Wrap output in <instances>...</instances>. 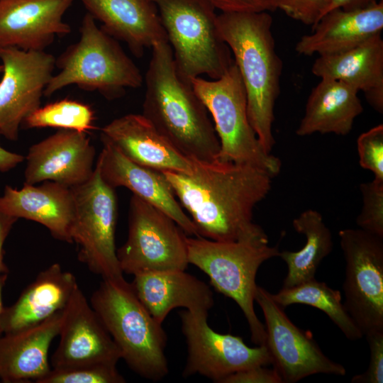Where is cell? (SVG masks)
<instances>
[{
    "label": "cell",
    "mask_w": 383,
    "mask_h": 383,
    "mask_svg": "<svg viewBox=\"0 0 383 383\" xmlns=\"http://www.w3.org/2000/svg\"><path fill=\"white\" fill-rule=\"evenodd\" d=\"M74 0H0V49L44 51L72 28L63 21Z\"/></svg>",
    "instance_id": "cell-17"
},
{
    "label": "cell",
    "mask_w": 383,
    "mask_h": 383,
    "mask_svg": "<svg viewBox=\"0 0 383 383\" xmlns=\"http://www.w3.org/2000/svg\"><path fill=\"white\" fill-rule=\"evenodd\" d=\"M255 301L264 315L265 345L271 355L272 365L283 382L295 383L316 374L345 375L344 366L323 353L310 331L294 325L270 292L257 286Z\"/></svg>",
    "instance_id": "cell-13"
},
{
    "label": "cell",
    "mask_w": 383,
    "mask_h": 383,
    "mask_svg": "<svg viewBox=\"0 0 383 383\" xmlns=\"http://www.w3.org/2000/svg\"><path fill=\"white\" fill-rule=\"evenodd\" d=\"M75 276L55 263L41 271L2 314L4 333L38 324L66 306L78 287Z\"/></svg>",
    "instance_id": "cell-26"
},
{
    "label": "cell",
    "mask_w": 383,
    "mask_h": 383,
    "mask_svg": "<svg viewBox=\"0 0 383 383\" xmlns=\"http://www.w3.org/2000/svg\"><path fill=\"white\" fill-rule=\"evenodd\" d=\"M338 236L345 262L343 304L363 336L383 330V237L359 228Z\"/></svg>",
    "instance_id": "cell-11"
},
{
    "label": "cell",
    "mask_w": 383,
    "mask_h": 383,
    "mask_svg": "<svg viewBox=\"0 0 383 383\" xmlns=\"http://www.w3.org/2000/svg\"><path fill=\"white\" fill-rule=\"evenodd\" d=\"M89 302L131 370L155 382L167 375V334L131 283L123 277L102 279Z\"/></svg>",
    "instance_id": "cell-4"
},
{
    "label": "cell",
    "mask_w": 383,
    "mask_h": 383,
    "mask_svg": "<svg viewBox=\"0 0 383 383\" xmlns=\"http://www.w3.org/2000/svg\"><path fill=\"white\" fill-rule=\"evenodd\" d=\"M271 295L284 309L294 304H301L320 309L350 340H357L363 336L347 311L340 292L323 282L314 278L292 287H282L278 293Z\"/></svg>",
    "instance_id": "cell-29"
},
{
    "label": "cell",
    "mask_w": 383,
    "mask_h": 383,
    "mask_svg": "<svg viewBox=\"0 0 383 383\" xmlns=\"http://www.w3.org/2000/svg\"><path fill=\"white\" fill-rule=\"evenodd\" d=\"M216 9L228 13H259L278 9L280 0H209Z\"/></svg>",
    "instance_id": "cell-36"
},
{
    "label": "cell",
    "mask_w": 383,
    "mask_h": 383,
    "mask_svg": "<svg viewBox=\"0 0 383 383\" xmlns=\"http://www.w3.org/2000/svg\"><path fill=\"white\" fill-rule=\"evenodd\" d=\"M187 236L170 216L133 194L127 239L116 250L121 271L135 275L186 270L189 265Z\"/></svg>",
    "instance_id": "cell-9"
},
{
    "label": "cell",
    "mask_w": 383,
    "mask_h": 383,
    "mask_svg": "<svg viewBox=\"0 0 383 383\" xmlns=\"http://www.w3.org/2000/svg\"><path fill=\"white\" fill-rule=\"evenodd\" d=\"M151 48L142 115L187 158L217 160L220 142L209 111L178 74L170 45L159 42Z\"/></svg>",
    "instance_id": "cell-2"
},
{
    "label": "cell",
    "mask_w": 383,
    "mask_h": 383,
    "mask_svg": "<svg viewBox=\"0 0 383 383\" xmlns=\"http://www.w3.org/2000/svg\"><path fill=\"white\" fill-rule=\"evenodd\" d=\"M192 161L189 173L162 171L199 237L222 242H269L253 221L255 206L272 188V176L252 165Z\"/></svg>",
    "instance_id": "cell-1"
},
{
    "label": "cell",
    "mask_w": 383,
    "mask_h": 383,
    "mask_svg": "<svg viewBox=\"0 0 383 383\" xmlns=\"http://www.w3.org/2000/svg\"><path fill=\"white\" fill-rule=\"evenodd\" d=\"M8 278V274H2L0 275V337L3 335V329H2V325H1V321H2V314L4 311V305H3V301H2V293H3V289L5 285V283Z\"/></svg>",
    "instance_id": "cell-41"
},
{
    "label": "cell",
    "mask_w": 383,
    "mask_h": 383,
    "mask_svg": "<svg viewBox=\"0 0 383 383\" xmlns=\"http://www.w3.org/2000/svg\"><path fill=\"white\" fill-rule=\"evenodd\" d=\"M190 82L214 121L220 142L218 160L249 165L277 175L281 160L265 150L249 122L246 93L235 62L218 79L197 77Z\"/></svg>",
    "instance_id": "cell-8"
},
{
    "label": "cell",
    "mask_w": 383,
    "mask_h": 383,
    "mask_svg": "<svg viewBox=\"0 0 383 383\" xmlns=\"http://www.w3.org/2000/svg\"><path fill=\"white\" fill-rule=\"evenodd\" d=\"M0 212L40 223L55 239L72 243L74 199L69 187L51 181L38 186L24 184L21 189L6 185L0 197Z\"/></svg>",
    "instance_id": "cell-19"
},
{
    "label": "cell",
    "mask_w": 383,
    "mask_h": 383,
    "mask_svg": "<svg viewBox=\"0 0 383 383\" xmlns=\"http://www.w3.org/2000/svg\"><path fill=\"white\" fill-rule=\"evenodd\" d=\"M79 40L56 58L60 71L52 75L44 96H51L70 85L98 91L108 100L121 98L127 88L142 86L143 77L117 40L104 31L87 13L79 28Z\"/></svg>",
    "instance_id": "cell-5"
},
{
    "label": "cell",
    "mask_w": 383,
    "mask_h": 383,
    "mask_svg": "<svg viewBox=\"0 0 383 383\" xmlns=\"http://www.w3.org/2000/svg\"><path fill=\"white\" fill-rule=\"evenodd\" d=\"M186 241L189 264L204 272L218 292L238 304L247 320L252 342L265 345V325L254 309L256 274L264 262L279 256L278 245L270 246L269 242L259 240L222 242L188 235Z\"/></svg>",
    "instance_id": "cell-6"
},
{
    "label": "cell",
    "mask_w": 383,
    "mask_h": 383,
    "mask_svg": "<svg viewBox=\"0 0 383 383\" xmlns=\"http://www.w3.org/2000/svg\"><path fill=\"white\" fill-rule=\"evenodd\" d=\"M3 71V66L2 65H0V73Z\"/></svg>",
    "instance_id": "cell-42"
},
{
    "label": "cell",
    "mask_w": 383,
    "mask_h": 383,
    "mask_svg": "<svg viewBox=\"0 0 383 383\" xmlns=\"http://www.w3.org/2000/svg\"><path fill=\"white\" fill-rule=\"evenodd\" d=\"M170 45L177 71L189 83L206 74L223 76L233 64L221 36L216 9L209 0H152Z\"/></svg>",
    "instance_id": "cell-7"
},
{
    "label": "cell",
    "mask_w": 383,
    "mask_h": 383,
    "mask_svg": "<svg viewBox=\"0 0 383 383\" xmlns=\"http://www.w3.org/2000/svg\"><path fill=\"white\" fill-rule=\"evenodd\" d=\"M17 220L15 217L0 212V275L9 273V269L4 260V244Z\"/></svg>",
    "instance_id": "cell-38"
},
{
    "label": "cell",
    "mask_w": 383,
    "mask_h": 383,
    "mask_svg": "<svg viewBox=\"0 0 383 383\" xmlns=\"http://www.w3.org/2000/svg\"><path fill=\"white\" fill-rule=\"evenodd\" d=\"M126 157L160 172L189 173L192 161L179 152L142 115L129 113L116 118L101 129Z\"/></svg>",
    "instance_id": "cell-22"
},
{
    "label": "cell",
    "mask_w": 383,
    "mask_h": 383,
    "mask_svg": "<svg viewBox=\"0 0 383 383\" xmlns=\"http://www.w3.org/2000/svg\"><path fill=\"white\" fill-rule=\"evenodd\" d=\"M382 29V0L362 9H335L323 15L312 26L311 34L300 38L295 50L306 56L337 55L381 34Z\"/></svg>",
    "instance_id": "cell-20"
},
{
    "label": "cell",
    "mask_w": 383,
    "mask_h": 383,
    "mask_svg": "<svg viewBox=\"0 0 383 383\" xmlns=\"http://www.w3.org/2000/svg\"><path fill=\"white\" fill-rule=\"evenodd\" d=\"M133 276L131 284L138 297L160 323L174 309L209 311L214 305L209 286L186 270L149 272Z\"/></svg>",
    "instance_id": "cell-24"
},
{
    "label": "cell",
    "mask_w": 383,
    "mask_h": 383,
    "mask_svg": "<svg viewBox=\"0 0 383 383\" xmlns=\"http://www.w3.org/2000/svg\"><path fill=\"white\" fill-rule=\"evenodd\" d=\"M370 348V362L366 371L355 375L352 383L383 382V330L372 331L365 335Z\"/></svg>",
    "instance_id": "cell-34"
},
{
    "label": "cell",
    "mask_w": 383,
    "mask_h": 383,
    "mask_svg": "<svg viewBox=\"0 0 383 383\" xmlns=\"http://www.w3.org/2000/svg\"><path fill=\"white\" fill-rule=\"evenodd\" d=\"M63 310L31 326L0 337V379L4 383L36 382L50 367L48 352L58 335Z\"/></svg>",
    "instance_id": "cell-23"
},
{
    "label": "cell",
    "mask_w": 383,
    "mask_h": 383,
    "mask_svg": "<svg viewBox=\"0 0 383 383\" xmlns=\"http://www.w3.org/2000/svg\"><path fill=\"white\" fill-rule=\"evenodd\" d=\"M101 28L123 41L133 55L143 56L147 48L168 42L152 0H80Z\"/></svg>",
    "instance_id": "cell-21"
},
{
    "label": "cell",
    "mask_w": 383,
    "mask_h": 383,
    "mask_svg": "<svg viewBox=\"0 0 383 383\" xmlns=\"http://www.w3.org/2000/svg\"><path fill=\"white\" fill-rule=\"evenodd\" d=\"M292 225L297 233L305 236L306 243L299 251L279 252V257L287 265L283 288L314 279L321 262L331 253L333 245L331 231L318 211H303L293 220Z\"/></svg>",
    "instance_id": "cell-28"
},
{
    "label": "cell",
    "mask_w": 383,
    "mask_h": 383,
    "mask_svg": "<svg viewBox=\"0 0 383 383\" xmlns=\"http://www.w3.org/2000/svg\"><path fill=\"white\" fill-rule=\"evenodd\" d=\"M94 111L86 104L69 99H63L40 106L21 124L26 129L56 128L87 133L93 129Z\"/></svg>",
    "instance_id": "cell-30"
},
{
    "label": "cell",
    "mask_w": 383,
    "mask_h": 383,
    "mask_svg": "<svg viewBox=\"0 0 383 383\" xmlns=\"http://www.w3.org/2000/svg\"><path fill=\"white\" fill-rule=\"evenodd\" d=\"M272 22L268 12H221L216 20L244 84L249 122L269 153L275 144L274 109L283 67L275 50Z\"/></svg>",
    "instance_id": "cell-3"
},
{
    "label": "cell",
    "mask_w": 383,
    "mask_h": 383,
    "mask_svg": "<svg viewBox=\"0 0 383 383\" xmlns=\"http://www.w3.org/2000/svg\"><path fill=\"white\" fill-rule=\"evenodd\" d=\"M362 206L355 222L358 228L383 237V180L374 179L360 185Z\"/></svg>",
    "instance_id": "cell-32"
},
{
    "label": "cell",
    "mask_w": 383,
    "mask_h": 383,
    "mask_svg": "<svg viewBox=\"0 0 383 383\" xmlns=\"http://www.w3.org/2000/svg\"><path fill=\"white\" fill-rule=\"evenodd\" d=\"M117 364L99 363L72 367L52 368L35 383H124Z\"/></svg>",
    "instance_id": "cell-31"
},
{
    "label": "cell",
    "mask_w": 383,
    "mask_h": 383,
    "mask_svg": "<svg viewBox=\"0 0 383 383\" xmlns=\"http://www.w3.org/2000/svg\"><path fill=\"white\" fill-rule=\"evenodd\" d=\"M95 155L87 133L58 129L30 147L24 184L51 181L70 188L79 186L93 175Z\"/></svg>",
    "instance_id": "cell-16"
},
{
    "label": "cell",
    "mask_w": 383,
    "mask_h": 383,
    "mask_svg": "<svg viewBox=\"0 0 383 383\" xmlns=\"http://www.w3.org/2000/svg\"><path fill=\"white\" fill-rule=\"evenodd\" d=\"M72 189L74 216L70 235L78 246L79 260L102 279L123 277L115 243L118 218L115 189L102 180L95 165L91 177Z\"/></svg>",
    "instance_id": "cell-10"
},
{
    "label": "cell",
    "mask_w": 383,
    "mask_h": 383,
    "mask_svg": "<svg viewBox=\"0 0 383 383\" xmlns=\"http://www.w3.org/2000/svg\"><path fill=\"white\" fill-rule=\"evenodd\" d=\"M329 0H280L278 9L308 26H314L323 16Z\"/></svg>",
    "instance_id": "cell-35"
},
{
    "label": "cell",
    "mask_w": 383,
    "mask_h": 383,
    "mask_svg": "<svg viewBox=\"0 0 383 383\" xmlns=\"http://www.w3.org/2000/svg\"><path fill=\"white\" fill-rule=\"evenodd\" d=\"M58 335L52 368L117 364L121 359L120 350L79 286L63 309Z\"/></svg>",
    "instance_id": "cell-15"
},
{
    "label": "cell",
    "mask_w": 383,
    "mask_h": 383,
    "mask_svg": "<svg viewBox=\"0 0 383 383\" xmlns=\"http://www.w3.org/2000/svg\"><path fill=\"white\" fill-rule=\"evenodd\" d=\"M358 92L343 82L321 78L308 97L296 135H348L353 129L355 119L363 111Z\"/></svg>",
    "instance_id": "cell-27"
},
{
    "label": "cell",
    "mask_w": 383,
    "mask_h": 383,
    "mask_svg": "<svg viewBox=\"0 0 383 383\" xmlns=\"http://www.w3.org/2000/svg\"><path fill=\"white\" fill-rule=\"evenodd\" d=\"M208 313L186 309L179 314L187 346L183 377L199 374L221 383L236 372L272 365L265 344L250 348L240 336L216 332L208 324Z\"/></svg>",
    "instance_id": "cell-12"
},
{
    "label": "cell",
    "mask_w": 383,
    "mask_h": 383,
    "mask_svg": "<svg viewBox=\"0 0 383 383\" xmlns=\"http://www.w3.org/2000/svg\"><path fill=\"white\" fill-rule=\"evenodd\" d=\"M0 135L16 141L25 118L40 106L56 58L44 51L0 49Z\"/></svg>",
    "instance_id": "cell-14"
},
{
    "label": "cell",
    "mask_w": 383,
    "mask_h": 383,
    "mask_svg": "<svg viewBox=\"0 0 383 383\" xmlns=\"http://www.w3.org/2000/svg\"><path fill=\"white\" fill-rule=\"evenodd\" d=\"M221 383H283V381L274 367L269 369L265 365H257L236 372Z\"/></svg>",
    "instance_id": "cell-37"
},
{
    "label": "cell",
    "mask_w": 383,
    "mask_h": 383,
    "mask_svg": "<svg viewBox=\"0 0 383 383\" xmlns=\"http://www.w3.org/2000/svg\"><path fill=\"white\" fill-rule=\"evenodd\" d=\"M360 166L371 171L374 179L383 180V125L362 133L357 140Z\"/></svg>",
    "instance_id": "cell-33"
},
{
    "label": "cell",
    "mask_w": 383,
    "mask_h": 383,
    "mask_svg": "<svg viewBox=\"0 0 383 383\" xmlns=\"http://www.w3.org/2000/svg\"><path fill=\"white\" fill-rule=\"evenodd\" d=\"M25 159L22 155L6 150L0 145V172H6L15 168Z\"/></svg>",
    "instance_id": "cell-40"
},
{
    "label": "cell",
    "mask_w": 383,
    "mask_h": 383,
    "mask_svg": "<svg viewBox=\"0 0 383 383\" xmlns=\"http://www.w3.org/2000/svg\"><path fill=\"white\" fill-rule=\"evenodd\" d=\"M321 78L337 79L362 91L367 101L383 113V40L376 35L346 52L318 56L311 68Z\"/></svg>",
    "instance_id": "cell-25"
},
{
    "label": "cell",
    "mask_w": 383,
    "mask_h": 383,
    "mask_svg": "<svg viewBox=\"0 0 383 383\" xmlns=\"http://www.w3.org/2000/svg\"><path fill=\"white\" fill-rule=\"evenodd\" d=\"M377 2V0H329L328 7L323 15L335 9H341L345 11L362 9L369 7Z\"/></svg>",
    "instance_id": "cell-39"
},
{
    "label": "cell",
    "mask_w": 383,
    "mask_h": 383,
    "mask_svg": "<svg viewBox=\"0 0 383 383\" xmlns=\"http://www.w3.org/2000/svg\"><path fill=\"white\" fill-rule=\"evenodd\" d=\"M101 140L103 148L96 166L106 184L113 189H128L134 195L170 216L187 235L199 237L191 218L182 209L162 172L132 162L110 141L101 136Z\"/></svg>",
    "instance_id": "cell-18"
}]
</instances>
